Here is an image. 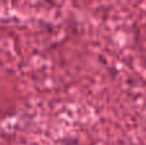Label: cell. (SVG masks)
I'll use <instances>...</instances> for the list:
<instances>
[]
</instances>
